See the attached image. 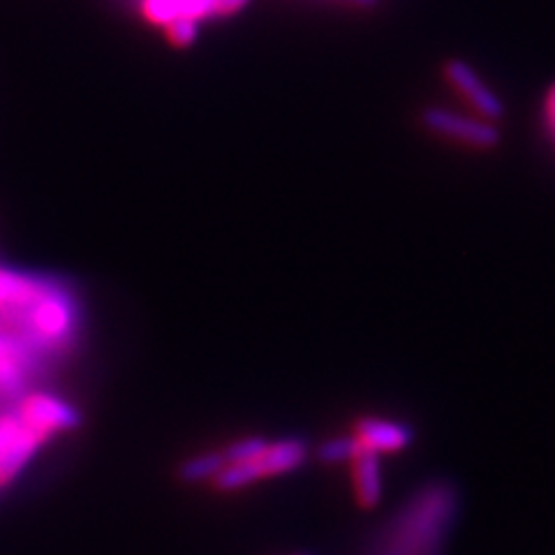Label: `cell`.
<instances>
[{
  "instance_id": "8",
  "label": "cell",
  "mask_w": 555,
  "mask_h": 555,
  "mask_svg": "<svg viewBox=\"0 0 555 555\" xmlns=\"http://www.w3.org/2000/svg\"><path fill=\"white\" fill-rule=\"evenodd\" d=\"M352 470V486H354V498L363 509H373L379 505L382 500V467L379 456L375 451L361 449L359 454L350 461Z\"/></svg>"
},
{
  "instance_id": "17",
  "label": "cell",
  "mask_w": 555,
  "mask_h": 555,
  "mask_svg": "<svg viewBox=\"0 0 555 555\" xmlns=\"http://www.w3.org/2000/svg\"><path fill=\"white\" fill-rule=\"evenodd\" d=\"M248 5V0H216V16H232Z\"/></svg>"
},
{
  "instance_id": "14",
  "label": "cell",
  "mask_w": 555,
  "mask_h": 555,
  "mask_svg": "<svg viewBox=\"0 0 555 555\" xmlns=\"http://www.w3.org/2000/svg\"><path fill=\"white\" fill-rule=\"evenodd\" d=\"M179 3V20H206L216 16V0H177Z\"/></svg>"
},
{
  "instance_id": "10",
  "label": "cell",
  "mask_w": 555,
  "mask_h": 555,
  "mask_svg": "<svg viewBox=\"0 0 555 555\" xmlns=\"http://www.w3.org/2000/svg\"><path fill=\"white\" fill-rule=\"evenodd\" d=\"M361 451V444L357 442L354 436H340L334 440H326L318 449V459L326 465H336V463H350Z\"/></svg>"
},
{
  "instance_id": "16",
  "label": "cell",
  "mask_w": 555,
  "mask_h": 555,
  "mask_svg": "<svg viewBox=\"0 0 555 555\" xmlns=\"http://www.w3.org/2000/svg\"><path fill=\"white\" fill-rule=\"evenodd\" d=\"M544 120H546V128L551 132V137L555 139V83L548 89L546 100H544Z\"/></svg>"
},
{
  "instance_id": "9",
  "label": "cell",
  "mask_w": 555,
  "mask_h": 555,
  "mask_svg": "<svg viewBox=\"0 0 555 555\" xmlns=\"http://www.w3.org/2000/svg\"><path fill=\"white\" fill-rule=\"evenodd\" d=\"M69 324H73L69 306L63 299H56L54 294H47L33 310V326L42 338H63L69 332Z\"/></svg>"
},
{
  "instance_id": "11",
  "label": "cell",
  "mask_w": 555,
  "mask_h": 555,
  "mask_svg": "<svg viewBox=\"0 0 555 555\" xmlns=\"http://www.w3.org/2000/svg\"><path fill=\"white\" fill-rule=\"evenodd\" d=\"M224 465H228V461H224L222 454H204L197 459H190L181 467V479L193 481V483L204 479H216Z\"/></svg>"
},
{
  "instance_id": "15",
  "label": "cell",
  "mask_w": 555,
  "mask_h": 555,
  "mask_svg": "<svg viewBox=\"0 0 555 555\" xmlns=\"http://www.w3.org/2000/svg\"><path fill=\"white\" fill-rule=\"evenodd\" d=\"M167 33H169V40H171L173 44L188 47V44H193L195 38H197V22L177 20V22H171V24L167 26Z\"/></svg>"
},
{
  "instance_id": "7",
  "label": "cell",
  "mask_w": 555,
  "mask_h": 555,
  "mask_svg": "<svg viewBox=\"0 0 555 555\" xmlns=\"http://www.w3.org/2000/svg\"><path fill=\"white\" fill-rule=\"evenodd\" d=\"M22 420L49 436L51 430L75 428L79 424V414L51 396H33L22 408Z\"/></svg>"
},
{
  "instance_id": "6",
  "label": "cell",
  "mask_w": 555,
  "mask_h": 555,
  "mask_svg": "<svg viewBox=\"0 0 555 555\" xmlns=\"http://www.w3.org/2000/svg\"><path fill=\"white\" fill-rule=\"evenodd\" d=\"M352 436L361 444V449L375 451L382 454H396L412 444V428L403 422L382 420V416H366V420L357 422Z\"/></svg>"
},
{
  "instance_id": "5",
  "label": "cell",
  "mask_w": 555,
  "mask_h": 555,
  "mask_svg": "<svg viewBox=\"0 0 555 555\" xmlns=\"http://www.w3.org/2000/svg\"><path fill=\"white\" fill-rule=\"evenodd\" d=\"M444 77L451 83V89L470 104L477 116L493 120V124H498V120L505 116V102H502L491 86L479 77V73L470 63H465L461 59L447 61Z\"/></svg>"
},
{
  "instance_id": "4",
  "label": "cell",
  "mask_w": 555,
  "mask_h": 555,
  "mask_svg": "<svg viewBox=\"0 0 555 555\" xmlns=\"http://www.w3.org/2000/svg\"><path fill=\"white\" fill-rule=\"evenodd\" d=\"M47 436L26 424L22 416L0 420V486L10 483L30 461Z\"/></svg>"
},
{
  "instance_id": "18",
  "label": "cell",
  "mask_w": 555,
  "mask_h": 555,
  "mask_svg": "<svg viewBox=\"0 0 555 555\" xmlns=\"http://www.w3.org/2000/svg\"><path fill=\"white\" fill-rule=\"evenodd\" d=\"M350 3L357 8H375L377 0H350Z\"/></svg>"
},
{
  "instance_id": "12",
  "label": "cell",
  "mask_w": 555,
  "mask_h": 555,
  "mask_svg": "<svg viewBox=\"0 0 555 555\" xmlns=\"http://www.w3.org/2000/svg\"><path fill=\"white\" fill-rule=\"evenodd\" d=\"M142 12L149 22L169 26L179 20V3L177 0H142Z\"/></svg>"
},
{
  "instance_id": "13",
  "label": "cell",
  "mask_w": 555,
  "mask_h": 555,
  "mask_svg": "<svg viewBox=\"0 0 555 555\" xmlns=\"http://www.w3.org/2000/svg\"><path fill=\"white\" fill-rule=\"evenodd\" d=\"M267 440L262 438H246L241 442H234L228 451H224V461L228 463H248V461H255L262 451L267 449Z\"/></svg>"
},
{
  "instance_id": "3",
  "label": "cell",
  "mask_w": 555,
  "mask_h": 555,
  "mask_svg": "<svg viewBox=\"0 0 555 555\" xmlns=\"http://www.w3.org/2000/svg\"><path fill=\"white\" fill-rule=\"evenodd\" d=\"M422 124L430 134H438L442 139H449V142L467 146V149L491 151L502 142V134L493 120H486L481 116L456 114L444 107L424 109Z\"/></svg>"
},
{
  "instance_id": "2",
  "label": "cell",
  "mask_w": 555,
  "mask_h": 555,
  "mask_svg": "<svg viewBox=\"0 0 555 555\" xmlns=\"http://www.w3.org/2000/svg\"><path fill=\"white\" fill-rule=\"evenodd\" d=\"M308 459V444L299 438H287L269 442L267 449L255 461L248 463H228L216 477L220 491H238L259 479L285 475L297 470Z\"/></svg>"
},
{
  "instance_id": "1",
  "label": "cell",
  "mask_w": 555,
  "mask_h": 555,
  "mask_svg": "<svg viewBox=\"0 0 555 555\" xmlns=\"http://www.w3.org/2000/svg\"><path fill=\"white\" fill-rule=\"evenodd\" d=\"M459 514V493L447 481L422 486L371 544L369 555H440Z\"/></svg>"
}]
</instances>
